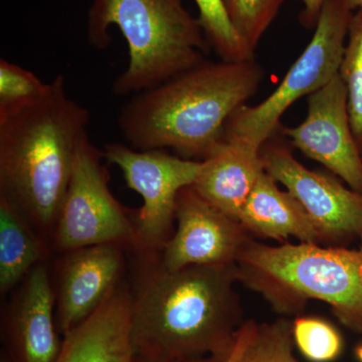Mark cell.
Segmentation results:
<instances>
[{
	"instance_id": "6da1fadb",
	"label": "cell",
	"mask_w": 362,
	"mask_h": 362,
	"mask_svg": "<svg viewBox=\"0 0 362 362\" xmlns=\"http://www.w3.org/2000/svg\"><path fill=\"white\" fill-rule=\"evenodd\" d=\"M132 294L131 337L144 362H225L243 324L237 264L168 271L158 256L141 259Z\"/></svg>"
},
{
	"instance_id": "7a4b0ae2",
	"label": "cell",
	"mask_w": 362,
	"mask_h": 362,
	"mask_svg": "<svg viewBox=\"0 0 362 362\" xmlns=\"http://www.w3.org/2000/svg\"><path fill=\"white\" fill-rule=\"evenodd\" d=\"M264 78L256 59L204 61L177 77L133 95L117 122L129 146L171 149L202 161L223 141L226 123Z\"/></svg>"
},
{
	"instance_id": "3957f363",
	"label": "cell",
	"mask_w": 362,
	"mask_h": 362,
	"mask_svg": "<svg viewBox=\"0 0 362 362\" xmlns=\"http://www.w3.org/2000/svg\"><path fill=\"white\" fill-rule=\"evenodd\" d=\"M90 113L69 97L59 74L42 100L0 117V197L40 237L54 233Z\"/></svg>"
},
{
	"instance_id": "277c9868",
	"label": "cell",
	"mask_w": 362,
	"mask_h": 362,
	"mask_svg": "<svg viewBox=\"0 0 362 362\" xmlns=\"http://www.w3.org/2000/svg\"><path fill=\"white\" fill-rule=\"evenodd\" d=\"M112 26L119 28L129 49L127 69L112 85L119 97L152 89L201 65L211 49L199 18L182 0H90V47L108 49Z\"/></svg>"
},
{
	"instance_id": "5b68a950",
	"label": "cell",
	"mask_w": 362,
	"mask_h": 362,
	"mask_svg": "<svg viewBox=\"0 0 362 362\" xmlns=\"http://www.w3.org/2000/svg\"><path fill=\"white\" fill-rule=\"evenodd\" d=\"M240 282L259 293L279 313L296 314L309 299L332 309L345 327L362 334V243L358 250L252 239L237 261Z\"/></svg>"
},
{
	"instance_id": "8992f818",
	"label": "cell",
	"mask_w": 362,
	"mask_h": 362,
	"mask_svg": "<svg viewBox=\"0 0 362 362\" xmlns=\"http://www.w3.org/2000/svg\"><path fill=\"white\" fill-rule=\"evenodd\" d=\"M354 9L349 0H327L310 42L277 89L257 106L240 107L226 123L223 139H240L262 148L278 130L281 117L297 100L337 77Z\"/></svg>"
},
{
	"instance_id": "52a82bcc",
	"label": "cell",
	"mask_w": 362,
	"mask_h": 362,
	"mask_svg": "<svg viewBox=\"0 0 362 362\" xmlns=\"http://www.w3.org/2000/svg\"><path fill=\"white\" fill-rule=\"evenodd\" d=\"M103 152L86 133L78 143L70 185L52 233L57 251L65 252L98 245L134 250L135 221L109 187Z\"/></svg>"
},
{
	"instance_id": "ba28073f",
	"label": "cell",
	"mask_w": 362,
	"mask_h": 362,
	"mask_svg": "<svg viewBox=\"0 0 362 362\" xmlns=\"http://www.w3.org/2000/svg\"><path fill=\"white\" fill-rule=\"evenodd\" d=\"M105 160L118 166L127 187L141 195L135 216L134 251L140 258L160 255L173 237L176 202L201 173L202 161L173 156L164 149L137 150L122 143H107Z\"/></svg>"
},
{
	"instance_id": "9c48e42d",
	"label": "cell",
	"mask_w": 362,
	"mask_h": 362,
	"mask_svg": "<svg viewBox=\"0 0 362 362\" xmlns=\"http://www.w3.org/2000/svg\"><path fill=\"white\" fill-rule=\"evenodd\" d=\"M264 169L304 207L323 246L362 243V194L333 176L300 163L285 145L268 140L262 147Z\"/></svg>"
},
{
	"instance_id": "30bf717a",
	"label": "cell",
	"mask_w": 362,
	"mask_h": 362,
	"mask_svg": "<svg viewBox=\"0 0 362 362\" xmlns=\"http://www.w3.org/2000/svg\"><path fill=\"white\" fill-rule=\"evenodd\" d=\"M175 221L176 230L158 256L159 265L168 271L237 264L251 240L239 221L209 204L192 185L178 194Z\"/></svg>"
},
{
	"instance_id": "8fae6325",
	"label": "cell",
	"mask_w": 362,
	"mask_h": 362,
	"mask_svg": "<svg viewBox=\"0 0 362 362\" xmlns=\"http://www.w3.org/2000/svg\"><path fill=\"white\" fill-rule=\"evenodd\" d=\"M283 134L293 146L362 194V156L350 126L347 92L339 74L308 97V114Z\"/></svg>"
},
{
	"instance_id": "7c38bea8",
	"label": "cell",
	"mask_w": 362,
	"mask_h": 362,
	"mask_svg": "<svg viewBox=\"0 0 362 362\" xmlns=\"http://www.w3.org/2000/svg\"><path fill=\"white\" fill-rule=\"evenodd\" d=\"M124 250L117 245H98L64 254L54 291L62 338L87 320L120 286Z\"/></svg>"
},
{
	"instance_id": "4fadbf2b",
	"label": "cell",
	"mask_w": 362,
	"mask_h": 362,
	"mask_svg": "<svg viewBox=\"0 0 362 362\" xmlns=\"http://www.w3.org/2000/svg\"><path fill=\"white\" fill-rule=\"evenodd\" d=\"M54 310L56 296L44 262L21 281L6 312L4 351L11 361H57L63 338L59 337Z\"/></svg>"
},
{
	"instance_id": "5bb4252c",
	"label": "cell",
	"mask_w": 362,
	"mask_h": 362,
	"mask_svg": "<svg viewBox=\"0 0 362 362\" xmlns=\"http://www.w3.org/2000/svg\"><path fill=\"white\" fill-rule=\"evenodd\" d=\"M132 294L120 285L102 306L63 337L56 362H136Z\"/></svg>"
},
{
	"instance_id": "9a60e30c",
	"label": "cell",
	"mask_w": 362,
	"mask_h": 362,
	"mask_svg": "<svg viewBox=\"0 0 362 362\" xmlns=\"http://www.w3.org/2000/svg\"><path fill=\"white\" fill-rule=\"evenodd\" d=\"M261 150L243 140L223 139L202 160L192 187L209 204L239 221L245 202L265 170Z\"/></svg>"
},
{
	"instance_id": "2e32d148",
	"label": "cell",
	"mask_w": 362,
	"mask_h": 362,
	"mask_svg": "<svg viewBox=\"0 0 362 362\" xmlns=\"http://www.w3.org/2000/svg\"><path fill=\"white\" fill-rule=\"evenodd\" d=\"M239 221L250 235L279 242L295 238L301 243L322 245L302 204L288 190H281L265 170L245 202Z\"/></svg>"
},
{
	"instance_id": "e0dca14e",
	"label": "cell",
	"mask_w": 362,
	"mask_h": 362,
	"mask_svg": "<svg viewBox=\"0 0 362 362\" xmlns=\"http://www.w3.org/2000/svg\"><path fill=\"white\" fill-rule=\"evenodd\" d=\"M47 257L45 240L11 202L0 197V292L13 290Z\"/></svg>"
},
{
	"instance_id": "ac0fdd59",
	"label": "cell",
	"mask_w": 362,
	"mask_h": 362,
	"mask_svg": "<svg viewBox=\"0 0 362 362\" xmlns=\"http://www.w3.org/2000/svg\"><path fill=\"white\" fill-rule=\"evenodd\" d=\"M207 42L221 59L243 62L255 59L254 52L240 40L228 18L223 0H194Z\"/></svg>"
},
{
	"instance_id": "d6986e66",
	"label": "cell",
	"mask_w": 362,
	"mask_h": 362,
	"mask_svg": "<svg viewBox=\"0 0 362 362\" xmlns=\"http://www.w3.org/2000/svg\"><path fill=\"white\" fill-rule=\"evenodd\" d=\"M339 76L346 87L350 126L362 156V11L354 13L349 26Z\"/></svg>"
},
{
	"instance_id": "ffe728a7",
	"label": "cell",
	"mask_w": 362,
	"mask_h": 362,
	"mask_svg": "<svg viewBox=\"0 0 362 362\" xmlns=\"http://www.w3.org/2000/svg\"><path fill=\"white\" fill-rule=\"evenodd\" d=\"M51 89L33 71L0 59V117L11 115L42 100Z\"/></svg>"
},
{
	"instance_id": "44dd1931",
	"label": "cell",
	"mask_w": 362,
	"mask_h": 362,
	"mask_svg": "<svg viewBox=\"0 0 362 362\" xmlns=\"http://www.w3.org/2000/svg\"><path fill=\"white\" fill-rule=\"evenodd\" d=\"M285 0H223L228 18L240 40L254 52L277 18Z\"/></svg>"
},
{
	"instance_id": "7402d4cb",
	"label": "cell",
	"mask_w": 362,
	"mask_h": 362,
	"mask_svg": "<svg viewBox=\"0 0 362 362\" xmlns=\"http://www.w3.org/2000/svg\"><path fill=\"white\" fill-rule=\"evenodd\" d=\"M292 333L295 345L308 361L332 362L341 354V334L322 319L297 317L292 322Z\"/></svg>"
},
{
	"instance_id": "603a6c76",
	"label": "cell",
	"mask_w": 362,
	"mask_h": 362,
	"mask_svg": "<svg viewBox=\"0 0 362 362\" xmlns=\"http://www.w3.org/2000/svg\"><path fill=\"white\" fill-rule=\"evenodd\" d=\"M294 346L290 321L258 324L240 362H299Z\"/></svg>"
},
{
	"instance_id": "cb8c5ba5",
	"label": "cell",
	"mask_w": 362,
	"mask_h": 362,
	"mask_svg": "<svg viewBox=\"0 0 362 362\" xmlns=\"http://www.w3.org/2000/svg\"><path fill=\"white\" fill-rule=\"evenodd\" d=\"M258 323L254 320L245 321L242 327L240 328L239 333H238L237 341H235V346L230 356L226 358L225 362H240L242 361L243 356H244L245 351H246L247 345L251 341L252 335L257 329ZM188 362H214L206 359V361H197Z\"/></svg>"
},
{
	"instance_id": "d4e9b609",
	"label": "cell",
	"mask_w": 362,
	"mask_h": 362,
	"mask_svg": "<svg viewBox=\"0 0 362 362\" xmlns=\"http://www.w3.org/2000/svg\"><path fill=\"white\" fill-rule=\"evenodd\" d=\"M327 0H301L303 11L300 13V23L306 28H315L324 4Z\"/></svg>"
},
{
	"instance_id": "484cf974",
	"label": "cell",
	"mask_w": 362,
	"mask_h": 362,
	"mask_svg": "<svg viewBox=\"0 0 362 362\" xmlns=\"http://www.w3.org/2000/svg\"><path fill=\"white\" fill-rule=\"evenodd\" d=\"M356 356L359 362H362V344H359L356 349Z\"/></svg>"
},
{
	"instance_id": "4316f807",
	"label": "cell",
	"mask_w": 362,
	"mask_h": 362,
	"mask_svg": "<svg viewBox=\"0 0 362 362\" xmlns=\"http://www.w3.org/2000/svg\"><path fill=\"white\" fill-rule=\"evenodd\" d=\"M0 362H13L9 356H7L6 352L2 350L1 356H0Z\"/></svg>"
},
{
	"instance_id": "83f0119b",
	"label": "cell",
	"mask_w": 362,
	"mask_h": 362,
	"mask_svg": "<svg viewBox=\"0 0 362 362\" xmlns=\"http://www.w3.org/2000/svg\"><path fill=\"white\" fill-rule=\"evenodd\" d=\"M349 1L351 2L352 6L356 7V9L359 7V9L362 11V0H349Z\"/></svg>"
},
{
	"instance_id": "f1b7e54d",
	"label": "cell",
	"mask_w": 362,
	"mask_h": 362,
	"mask_svg": "<svg viewBox=\"0 0 362 362\" xmlns=\"http://www.w3.org/2000/svg\"><path fill=\"white\" fill-rule=\"evenodd\" d=\"M136 362H144V361H141V359L137 358V357H136Z\"/></svg>"
}]
</instances>
